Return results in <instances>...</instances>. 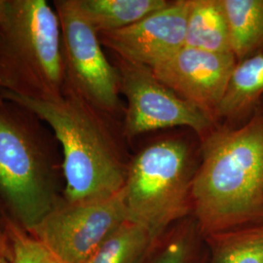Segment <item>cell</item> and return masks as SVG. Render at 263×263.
<instances>
[{
	"label": "cell",
	"mask_w": 263,
	"mask_h": 263,
	"mask_svg": "<svg viewBox=\"0 0 263 263\" xmlns=\"http://www.w3.org/2000/svg\"><path fill=\"white\" fill-rule=\"evenodd\" d=\"M192 181V213L207 238L263 222V111L239 128L213 129L203 138Z\"/></svg>",
	"instance_id": "obj_1"
},
{
	"label": "cell",
	"mask_w": 263,
	"mask_h": 263,
	"mask_svg": "<svg viewBox=\"0 0 263 263\" xmlns=\"http://www.w3.org/2000/svg\"><path fill=\"white\" fill-rule=\"evenodd\" d=\"M0 95L31 110L53 132L62 151L66 201H99L122 191L128 164L108 122L112 116L66 88L52 101Z\"/></svg>",
	"instance_id": "obj_2"
},
{
	"label": "cell",
	"mask_w": 263,
	"mask_h": 263,
	"mask_svg": "<svg viewBox=\"0 0 263 263\" xmlns=\"http://www.w3.org/2000/svg\"><path fill=\"white\" fill-rule=\"evenodd\" d=\"M53 132L36 114L0 95V207L28 231L63 199L57 176L63 156Z\"/></svg>",
	"instance_id": "obj_3"
},
{
	"label": "cell",
	"mask_w": 263,
	"mask_h": 263,
	"mask_svg": "<svg viewBox=\"0 0 263 263\" xmlns=\"http://www.w3.org/2000/svg\"><path fill=\"white\" fill-rule=\"evenodd\" d=\"M61 28L46 0H3L0 92L52 101L64 91Z\"/></svg>",
	"instance_id": "obj_4"
},
{
	"label": "cell",
	"mask_w": 263,
	"mask_h": 263,
	"mask_svg": "<svg viewBox=\"0 0 263 263\" xmlns=\"http://www.w3.org/2000/svg\"><path fill=\"white\" fill-rule=\"evenodd\" d=\"M195 172L185 142L164 140L146 146L128 163L123 188L128 220L144 226L158 240L192 213Z\"/></svg>",
	"instance_id": "obj_5"
},
{
	"label": "cell",
	"mask_w": 263,
	"mask_h": 263,
	"mask_svg": "<svg viewBox=\"0 0 263 263\" xmlns=\"http://www.w3.org/2000/svg\"><path fill=\"white\" fill-rule=\"evenodd\" d=\"M53 7L61 28L64 89L116 116L122 109L120 78L103 51L99 33L78 7L77 0H55Z\"/></svg>",
	"instance_id": "obj_6"
},
{
	"label": "cell",
	"mask_w": 263,
	"mask_h": 263,
	"mask_svg": "<svg viewBox=\"0 0 263 263\" xmlns=\"http://www.w3.org/2000/svg\"><path fill=\"white\" fill-rule=\"evenodd\" d=\"M128 220L121 191L90 202L64 198L29 232L64 263H84L113 232Z\"/></svg>",
	"instance_id": "obj_7"
},
{
	"label": "cell",
	"mask_w": 263,
	"mask_h": 263,
	"mask_svg": "<svg viewBox=\"0 0 263 263\" xmlns=\"http://www.w3.org/2000/svg\"><path fill=\"white\" fill-rule=\"evenodd\" d=\"M120 93L128 102L123 133L127 138L177 126H185L203 138L214 120L163 84L148 66L118 59Z\"/></svg>",
	"instance_id": "obj_8"
},
{
	"label": "cell",
	"mask_w": 263,
	"mask_h": 263,
	"mask_svg": "<svg viewBox=\"0 0 263 263\" xmlns=\"http://www.w3.org/2000/svg\"><path fill=\"white\" fill-rule=\"evenodd\" d=\"M189 0L170 2L126 28L99 34L117 59L154 68L184 47Z\"/></svg>",
	"instance_id": "obj_9"
},
{
	"label": "cell",
	"mask_w": 263,
	"mask_h": 263,
	"mask_svg": "<svg viewBox=\"0 0 263 263\" xmlns=\"http://www.w3.org/2000/svg\"><path fill=\"white\" fill-rule=\"evenodd\" d=\"M236 65L234 54L184 46L152 70L163 84L215 120Z\"/></svg>",
	"instance_id": "obj_10"
},
{
	"label": "cell",
	"mask_w": 263,
	"mask_h": 263,
	"mask_svg": "<svg viewBox=\"0 0 263 263\" xmlns=\"http://www.w3.org/2000/svg\"><path fill=\"white\" fill-rule=\"evenodd\" d=\"M184 46L233 54L222 0H189Z\"/></svg>",
	"instance_id": "obj_11"
},
{
	"label": "cell",
	"mask_w": 263,
	"mask_h": 263,
	"mask_svg": "<svg viewBox=\"0 0 263 263\" xmlns=\"http://www.w3.org/2000/svg\"><path fill=\"white\" fill-rule=\"evenodd\" d=\"M263 96V52L237 63L216 118L234 119L250 112Z\"/></svg>",
	"instance_id": "obj_12"
},
{
	"label": "cell",
	"mask_w": 263,
	"mask_h": 263,
	"mask_svg": "<svg viewBox=\"0 0 263 263\" xmlns=\"http://www.w3.org/2000/svg\"><path fill=\"white\" fill-rule=\"evenodd\" d=\"M169 3L166 0H77L78 7L99 34L134 25Z\"/></svg>",
	"instance_id": "obj_13"
},
{
	"label": "cell",
	"mask_w": 263,
	"mask_h": 263,
	"mask_svg": "<svg viewBox=\"0 0 263 263\" xmlns=\"http://www.w3.org/2000/svg\"><path fill=\"white\" fill-rule=\"evenodd\" d=\"M237 63L263 49V0H222Z\"/></svg>",
	"instance_id": "obj_14"
},
{
	"label": "cell",
	"mask_w": 263,
	"mask_h": 263,
	"mask_svg": "<svg viewBox=\"0 0 263 263\" xmlns=\"http://www.w3.org/2000/svg\"><path fill=\"white\" fill-rule=\"evenodd\" d=\"M156 242L144 226L126 220L84 263H142Z\"/></svg>",
	"instance_id": "obj_15"
},
{
	"label": "cell",
	"mask_w": 263,
	"mask_h": 263,
	"mask_svg": "<svg viewBox=\"0 0 263 263\" xmlns=\"http://www.w3.org/2000/svg\"><path fill=\"white\" fill-rule=\"evenodd\" d=\"M211 263H263V222L206 238Z\"/></svg>",
	"instance_id": "obj_16"
},
{
	"label": "cell",
	"mask_w": 263,
	"mask_h": 263,
	"mask_svg": "<svg viewBox=\"0 0 263 263\" xmlns=\"http://www.w3.org/2000/svg\"><path fill=\"white\" fill-rule=\"evenodd\" d=\"M12 263H64L27 229L9 217H2Z\"/></svg>",
	"instance_id": "obj_17"
},
{
	"label": "cell",
	"mask_w": 263,
	"mask_h": 263,
	"mask_svg": "<svg viewBox=\"0 0 263 263\" xmlns=\"http://www.w3.org/2000/svg\"><path fill=\"white\" fill-rule=\"evenodd\" d=\"M192 226L181 224L160 237L142 263H191L195 240Z\"/></svg>",
	"instance_id": "obj_18"
},
{
	"label": "cell",
	"mask_w": 263,
	"mask_h": 263,
	"mask_svg": "<svg viewBox=\"0 0 263 263\" xmlns=\"http://www.w3.org/2000/svg\"><path fill=\"white\" fill-rule=\"evenodd\" d=\"M0 263H12L10 258L8 245L3 233H2V240L0 243Z\"/></svg>",
	"instance_id": "obj_19"
},
{
	"label": "cell",
	"mask_w": 263,
	"mask_h": 263,
	"mask_svg": "<svg viewBox=\"0 0 263 263\" xmlns=\"http://www.w3.org/2000/svg\"><path fill=\"white\" fill-rule=\"evenodd\" d=\"M1 240H2V233L0 232V243H1Z\"/></svg>",
	"instance_id": "obj_20"
},
{
	"label": "cell",
	"mask_w": 263,
	"mask_h": 263,
	"mask_svg": "<svg viewBox=\"0 0 263 263\" xmlns=\"http://www.w3.org/2000/svg\"><path fill=\"white\" fill-rule=\"evenodd\" d=\"M2 3H3V0H0V8H1V6H2Z\"/></svg>",
	"instance_id": "obj_21"
},
{
	"label": "cell",
	"mask_w": 263,
	"mask_h": 263,
	"mask_svg": "<svg viewBox=\"0 0 263 263\" xmlns=\"http://www.w3.org/2000/svg\"><path fill=\"white\" fill-rule=\"evenodd\" d=\"M262 111H263V110H262Z\"/></svg>",
	"instance_id": "obj_22"
}]
</instances>
